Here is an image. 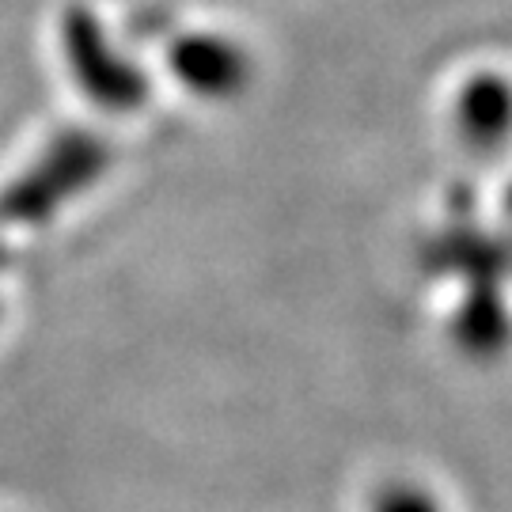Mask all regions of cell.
Returning a JSON list of instances; mask_svg holds the SVG:
<instances>
[{"mask_svg": "<svg viewBox=\"0 0 512 512\" xmlns=\"http://www.w3.org/2000/svg\"><path fill=\"white\" fill-rule=\"evenodd\" d=\"M459 133L478 148L501 145L512 133V84L497 73L471 76L456 99Z\"/></svg>", "mask_w": 512, "mask_h": 512, "instance_id": "1", "label": "cell"}, {"mask_svg": "<svg viewBox=\"0 0 512 512\" xmlns=\"http://www.w3.org/2000/svg\"><path fill=\"white\" fill-rule=\"evenodd\" d=\"M376 512H440V505L418 486H391L380 494Z\"/></svg>", "mask_w": 512, "mask_h": 512, "instance_id": "2", "label": "cell"}]
</instances>
